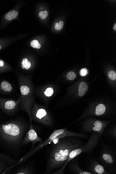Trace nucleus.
Masks as SVG:
<instances>
[{
    "label": "nucleus",
    "mask_w": 116,
    "mask_h": 174,
    "mask_svg": "<svg viewBox=\"0 0 116 174\" xmlns=\"http://www.w3.org/2000/svg\"><path fill=\"white\" fill-rule=\"evenodd\" d=\"M49 12L47 11H42L39 14V17L43 19H45L46 18L48 15Z\"/></svg>",
    "instance_id": "24"
},
{
    "label": "nucleus",
    "mask_w": 116,
    "mask_h": 174,
    "mask_svg": "<svg viewBox=\"0 0 116 174\" xmlns=\"http://www.w3.org/2000/svg\"><path fill=\"white\" fill-rule=\"evenodd\" d=\"M1 45H0V50H1Z\"/></svg>",
    "instance_id": "30"
},
{
    "label": "nucleus",
    "mask_w": 116,
    "mask_h": 174,
    "mask_svg": "<svg viewBox=\"0 0 116 174\" xmlns=\"http://www.w3.org/2000/svg\"><path fill=\"white\" fill-rule=\"evenodd\" d=\"M0 157H2V158L5 159L8 162L10 166H11L15 163L16 161H17L10 156V155L4 153L0 152Z\"/></svg>",
    "instance_id": "15"
},
{
    "label": "nucleus",
    "mask_w": 116,
    "mask_h": 174,
    "mask_svg": "<svg viewBox=\"0 0 116 174\" xmlns=\"http://www.w3.org/2000/svg\"><path fill=\"white\" fill-rule=\"evenodd\" d=\"M44 141L37 134L35 130L32 127V123H30V128L26 133L22 141V146L24 147L29 143L32 144V150L35 144L37 142H41Z\"/></svg>",
    "instance_id": "8"
},
{
    "label": "nucleus",
    "mask_w": 116,
    "mask_h": 174,
    "mask_svg": "<svg viewBox=\"0 0 116 174\" xmlns=\"http://www.w3.org/2000/svg\"><path fill=\"white\" fill-rule=\"evenodd\" d=\"M1 88L4 92H10L12 90V87L8 82L6 81H2L1 84Z\"/></svg>",
    "instance_id": "16"
},
{
    "label": "nucleus",
    "mask_w": 116,
    "mask_h": 174,
    "mask_svg": "<svg viewBox=\"0 0 116 174\" xmlns=\"http://www.w3.org/2000/svg\"><path fill=\"white\" fill-rule=\"evenodd\" d=\"M31 46L33 48L37 49H40L41 47L38 41L36 40H33L31 42Z\"/></svg>",
    "instance_id": "22"
},
{
    "label": "nucleus",
    "mask_w": 116,
    "mask_h": 174,
    "mask_svg": "<svg viewBox=\"0 0 116 174\" xmlns=\"http://www.w3.org/2000/svg\"><path fill=\"white\" fill-rule=\"evenodd\" d=\"M20 102V96L17 101L0 98V108L8 115H11L18 110V105Z\"/></svg>",
    "instance_id": "7"
},
{
    "label": "nucleus",
    "mask_w": 116,
    "mask_h": 174,
    "mask_svg": "<svg viewBox=\"0 0 116 174\" xmlns=\"http://www.w3.org/2000/svg\"><path fill=\"white\" fill-rule=\"evenodd\" d=\"M21 91V110L27 112L30 118V123L32 122L31 117V112L33 105L34 100L33 96L30 93V88L26 85H22L20 87Z\"/></svg>",
    "instance_id": "5"
},
{
    "label": "nucleus",
    "mask_w": 116,
    "mask_h": 174,
    "mask_svg": "<svg viewBox=\"0 0 116 174\" xmlns=\"http://www.w3.org/2000/svg\"><path fill=\"white\" fill-rule=\"evenodd\" d=\"M62 135H65L67 137H74L84 138H87L86 135L80 133H75L73 131H68L67 129H61L56 130L53 131L48 138L43 142L39 144L30 151V155H33L39 151L42 148L50 144L57 137Z\"/></svg>",
    "instance_id": "4"
},
{
    "label": "nucleus",
    "mask_w": 116,
    "mask_h": 174,
    "mask_svg": "<svg viewBox=\"0 0 116 174\" xmlns=\"http://www.w3.org/2000/svg\"><path fill=\"white\" fill-rule=\"evenodd\" d=\"M70 169L73 173L78 174H92L89 172L84 171L79 166L78 163L75 162H71V163Z\"/></svg>",
    "instance_id": "11"
},
{
    "label": "nucleus",
    "mask_w": 116,
    "mask_h": 174,
    "mask_svg": "<svg viewBox=\"0 0 116 174\" xmlns=\"http://www.w3.org/2000/svg\"><path fill=\"white\" fill-rule=\"evenodd\" d=\"M76 74L74 72L71 71L68 73L67 75V77L69 80H72L76 78Z\"/></svg>",
    "instance_id": "23"
},
{
    "label": "nucleus",
    "mask_w": 116,
    "mask_h": 174,
    "mask_svg": "<svg viewBox=\"0 0 116 174\" xmlns=\"http://www.w3.org/2000/svg\"><path fill=\"white\" fill-rule=\"evenodd\" d=\"M9 166L7 161L2 157H0V174H3Z\"/></svg>",
    "instance_id": "17"
},
{
    "label": "nucleus",
    "mask_w": 116,
    "mask_h": 174,
    "mask_svg": "<svg viewBox=\"0 0 116 174\" xmlns=\"http://www.w3.org/2000/svg\"><path fill=\"white\" fill-rule=\"evenodd\" d=\"M114 29L115 30H116V24H115V25L114 27Z\"/></svg>",
    "instance_id": "29"
},
{
    "label": "nucleus",
    "mask_w": 116,
    "mask_h": 174,
    "mask_svg": "<svg viewBox=\"0 0 116 174\" xmlns=\"http://www.w3.org/2000/svg\"><path fill=\"white\" fill-rule=\"evenodd\" d=\"M88 87L85 82H82L79 85L78 89V96L80 97H83L87 91Z\"/></svg>",
    "instance_id": "13"
},
{
    "label": "nucleus",
    "mask_w": 116,
    "mask_h": 174,
    "mask_svg": "<svg viewBox=\"0 0 116 174\" xmlns=\"http://www.w3.org/2000/svg\"><path fill=\"white\" fill-rule=\"evenodd\" d=\"M16 167L17 168L13 172V174H32L34 173V162L33 161L24 164H22Z\"/></svg>",
    "instance_id": "10"
},
{
    "label": "nucleus",
    "mask_w": 116,
    "mask_h": 174,
    "mask_svg": "<svg viewBox=\"0 0 116 174\" xmlns=\"http://www.w3.org/2000/svg\"><path fill=\"white\" fill-rule=\"evenodd\" d=\"M31 119L35 120L44 125L51 126V121L47 111L34 103L31 112Z\"/></svg>",
    "instance_id": "6"
},
{
    "label": "nucleus",
    "mask_w": 116,
    "mask_h": 174,
    "mask_svg": "<svg viewBox=\"0 0 116 174\" xmlns=\"http://www.w3.org/2000/svg\"><path fill=\"white\" fill-rule=\"evenodd\" d=\"M108 76L109 78L112 80H115L116 79V73L115 71H110L108 73Z\"/></svg>",
    "instance_id": "26"
},
{
    "label": "nucleus",
    "mask_w": 116,
    "mask_h": 174,
    "mask_svg": "<svg viewBox=\"0 0 116 174\" xmlns=\"http://www.w3.org/2000/svg\"><path fill=\"white\" fill-rule=\"evenodd\" d=\"M102 158L104 161L108 164H112L114 163V159L112 155L108 153H104L102 154Z\"/></svg>",
    "instance_id": "18"
},
{
    "label": "nucleus",
    "mask_w": 116,
    "mask_h": 174,
    "mask_svg": "<svg viewBox=\"0 0 116 174\" xmlns=\"http://www.w3.org/2000/svg\"><path fill=\"white\" fill-rule=\"evenodd\" d=\"M18 15V13L15 10L10 11L6 13L5 15V18L8 21H11L16 18Z\"/></svg>",
    "instance_id": "19"
},
{
    "label": "nucleus",
    "mask_w": 116,
    "mask_h": 174,
    "mask_svg": "<svg viewBox=\"0 0 116 174\" xmlns=\"http://www.w3.org/2000/svg\"><path fill=\"white\" fill-rule=\"evenodd\" d=\"M4 62L3 60H0V67H2L4 66Z\"/></svg>",
    "instance_id": "28"
},
{
    "label": "nucleus",
    "mask_w": 116,
    "mask_h": 174,
    "mask_svg": "<svg viewBox=\"0 0 116 174\" xmlns=\"http://www.w3.org/2000/svg\"><path fill=\"white\" fill-rule=\"evenodd\" d=\"M74 137H68L60 139L56 144H49L45 156L47 163L45 174L60 168L67 162L70 153L82 146Z\"/></svg>",
    "instance_id": "2"
},
{
    "label": "nucleus",
    "mask_w": 116,
    "mask_h": 174,
    "mask_svg": "<svg viewBox=\"0 0 116 174\" xmlns=\"http://www.w3.org/2000/svg\"><path fill=\"white\" fill-rule=\"evenodd\" d=\"M29 127L19 120L0 124V147L15 160L21 155L22 141Z\"/></svg>",
    "instance_id": "1"
},
{
    "label": "nucleus",
    "mask_w": 116,
    "mask_h": 174,
    "mask_svg": "<svg viewBox=\"0 0 116 174\" xmlns=\"http://www.w3.org/2000/svg\"><path fill=\"white\" fill-rule=\"evenodd\" d=\"M87 73L88 71L86 68H83L80 70V75L82 76H84L87 75Z\"/></svg>",
    "instance_id": "27"
},
{
    "label": "nucleus",
    "mask_w": 116,
    "mask_h": 174,
    "mask_svg": "<svg viewBox=\"0 0 116 174\" xmlns=\"http://www.w3.org/2000/svg\"><path fill=\"white\" fill-rule=\"evenodd\" d=\"M22 67L23 68H26V70H28L31 67V63L30 62L28 61L27 58H24L22 62Z\"/></svg>",
    "instance_id": "20"
},
{
    "label": "nucleus",
    "mask_w": 116,
    "mask_h": 174,
    "mask_svg": "<svg viewBox=\"0 0 116 174\" xmlns=\"http://www.w3.org/2000/svg\"><path fill=\"white\" fill-rule=\"evenodd\" d=\"M106 126V123L99 120H97L94 123L86 124L84 128L85 132H93L102 135L104 130Z\"/></svg>",
    "instance_id": "9"
},
{
    "label": "nucleus",
    "mask_w": 116,
    "mask_h": 174,
    "mask_svg": "<svg viewBox=\"0 0 116 174\" xmlns=\"http://www.w3.org/2000/svg\"><path fill=\"white\" fill-rule=\"evenodd\" d=\"M93 172L95 174H108L105 170L103 166L96 163L93 165Z\"/></svg>",
    "instance_id": "12"
},
{
    "label": "nucleus",
    "mask_w": 116,
    "mask_h": 174,
    "mask_svg": "<svg viewBox=\"0 0 116 174\" xmlns=\"http://www.w3.org/2000/svg\"><path fill=\"white\" fill-rule=\"evenodd\" d=\"M102 135L93 132L90 137L85 145L73 149L70 153L67 162L62 167L53 173L55 174H63L64 170L69 163L79 155L83 153L91 152L95 149Z\"/></svg>",
    "instance_id": "3"
},
{
    "label": "nucleus",
    "mask_w": 116,
    "mask_h": 174,
    "mask_svg": "<svg viewBox=\"0 0 116 174\" xmlns=\"http://www.w3.org/2000/svg\"><path fill=\"white\" fill-rule=\"evenodd\" d=\"M53 94H54V90L51 87L47 88L44 92V94L47 97H51L53 95Z\"/></svg>",
    "instance_id": "21"
},
{
    "label": "nucleus",
    "mask_w": 116,
    "mask_h": 174,
    "mask_svg": "<svg viewBox=\"0 0 116 174\" xmlns=\"http://www.w3.org/2000/svg\"><path fill=\"white\" fill-rule=\"evenodd\" d=\"M106 107L103 104H100L96 107L95 114L97 116H101L104 114L106 112Z\"/></svg>",
    "instance_id": "14"
},
{
    "label": "nucleus",
    "mask_w": 116,
    "mask_h": 174,
    "mask_svg": "<svg viewBox=\"0 0 116 174\" xmlns=\"http://www.w3.org/2000/svg\"><path fill=\"white\" fill-rule=\"evenodd\" d=\"M64 22L63 21H60L59 23H56L55 24V29L57 30H61L64 25Z\"/></svg>",
    "instance_id": "25"
}]
</instances>
